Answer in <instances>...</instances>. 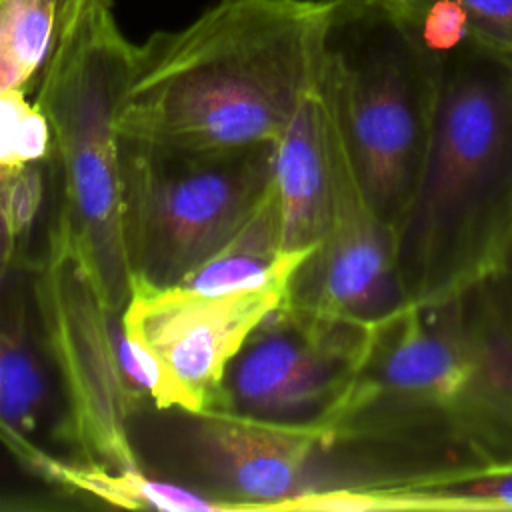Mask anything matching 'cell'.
Returning <instances> with one entry per match:
<instances>
[{
    "mask_svg": "<svg viewBox=\"0 0 512 512\" xmlns=\"http://www.w3.org/2000/svg\"><path fill=\"white\" fill-rule=\"evenodd\" d=\"M370 328L286 300L230 360L210 408L286 426H320L348 388Z\"/></svg>",
    "mask_w": 512,
    "mask_h": 512,
    "instance_id": "obj_8",
    "label": "cell"
},
{
    "mask_svg": "<svg viewBox=\"0 0 512 512\" xmlns=\"http://www.w3.org/2000/svg\"><path fill=\"white\" fill-rule=\"evenodd\" d=\"M500 276H502V274H500ZM502 278H504V276H502ZM504 282H506V286H508V290H510V294H512V282H508L506 278H504Z\"/></svg>",
    "mask_w": 512,
    "mask_h": 512,
    "instance_id": "obj_23",
    "label": "cell"
},
{
    "mask_svg": "<svg viewBox=\"0 0 512 512\" xmlns=\"http://www.w3.org/2000/svg\"><path fill=\"white\" fill-rule=\"evenodd\" d=\"M78 0H0V92L38 86Z\"/></svg>",
    "mask_w": 512,
    "mask_h": 512,
    "instance_id": "obj_16",
    "label": "cell"
},
{
    "mask_svg": "<svg viewBox=\"0 0 512 512\" xmlns=\"http://www.w3.org/2000/svg\"><path fill=\"white\" fill-rule=\"evenodd\" d=\"M274 186L284 252H312L328 232L334 196L330 112L318 80L276 142Z\"/></svg>",
    "mask_w": 512,
    "mask_h": 512,
    "instance_id": "obj_13",
    "label": "cell"
},
{
    "mask_svg": "<svg viewBox=\"0 0 512 512\" xmlns=\"http://www.w3.org/2000/svg\"><path fill=\"white\" fill-rule=\"evenodd\" d=\"M392 10L406 14L430 0H382ZM468 16L470 40L512 54V0H454Z\"/></svg>",
    "mask_w": 512,
    "mask_h": 512,
    "instance_id": "obj_20",
    "label": "cell"
},
{
    "mask_svg": "<svg viewBox=\"0 0 512 512\" xmlns=\"http://www.w3.org/2000/svg\"><path fill=\"white\" fill-rule=\"evenodd\" d=\"M26 278L28 270L14 268L0 280V444L20 466L44 476L54 454L42 448L38 434L50 418L52 400Z\"/></svg>",
    "mask_w": 512,
    "mask_h": 512,
    "instance_id": "obj_12",
    "label": "cell"
},
{
    "mask_svg": "<svg viewBox=\"0 0 512 512\" xmlns=\"http://www.w3.org/2000/svg\"><path fill=\"white\" fill-rule=\"evenodd\" d=\"M134 46L112 0H78L36 86L58 172L56 218L106 308L124 310L130 270L122 234L118 110Z\"/></svg>",
    "mask_w": 512,
    "mask_h": 512,
    "instance_id": "obj_4",
    "label": "cell"
},
{
    "mask_svg": "<svg viewBox=\"0 0 512 512\" xmlns=\"http://www.w3.org/2000/svg\"><path fill=\"white\" fill-rule=\"evenodd\" d=\"M318 84L366 198L394 230L424 156L434 54L382 0H334Z\"/></svg>",
    "mask_w": 512,
    "mask_h": 512,
    "instance_id": "obj_5",
    "label": "cell"
},
{
    "mask_svg": "<svg viewBox=\"0 0 512 512\" xmlns=\"http://www.w3.org/2000/svg\"><path fill=\"white\" fill-rule=\"evenodd\" d=\"M508 282H512V238H510V246H508V254H506V260H504V268L500 272Z\"/></svg>",
    "mask_w": 512,
    "mask_h": 512,
    "instance_id": "obj_22",
    "label": "cell"
},
{
    "mask_svg": "<svg viewBox=\"0 0 512 512\" xmlns=\"http://www.w3.org/2000/svg\"><path fill=\"white\" fill-rule=\"evenodd\" d=\"M286 298V290L200 294L182 286H132L122 322L184 392L190 410H202L214 404L246 338Z\"/></svg>",
    "mask_w": 512,
    "mask_h": 512,
    "instance_id": "obj_11",
    "label": "cell"
},
{
    "mask_svg": "<svg viewBox=\"0 0 512 512\" xmlns=\"http://www.w3.org/2000/svg\"><path fill=\"white\" fill-rule=\"evenodd\" d=\"M170 466L226 512L282 510L334 490L330 450L316 426H286L220 408H174Z\"/></svg>",
    "mask_w": 512,
    "mask_h": 512,
    "instance_id": "obj_9",
    "label": "cell"
},
{
    "mask_svg": "<svg viewBox=\"0 0 512 512\" xmlns=\"http://www.w3.org/2000/svg\"><path fill=\"white\" fill-rule=\"evenodd\" d=\"M342 490L512 468V294L498 274L372 324L342 398L316 426Z\"/></svg>",
    "mask_w": 512,
    "mask_h": 512,
    "instance_id": "obj_1",
    "label": "cell"
},
{
    "mask_svg": "<svg viewBox=\"0 0 512 512\" xmlns=\"http://www.w3.org/2000/svg\"><path fill=\"white\" fill-rule=\"evenodd\" d=\"M276 144L180 148L120 136L130 288H172L220 250L274 184Z\"/></svg>",
    "mask_w": 512,
    "mask_h": 512,
    "instance_id": "obj_6",
    "label": "cell"
},
{
    "mask_svg": "<svg viewBox=\"0 0 512 512\" xmlns=\"http://www.w3.org/2000/svg\"><path fill=\"white\" fill-rule=\"evenodd\" d=\"M396 14L414 28L420 44L432 54H446L470 40L468 16L454 0H430L412 12Z\"/></svg>",
    "mask_w": 512,
    "mask_h": 512,
    "instance_id": "obj_19",
    "label": "cell"
},
{
    "mask_svg": "<svg viewBox=\"0 0 512 512\" xmlns=\"http://www.w3.org/2000/svg\"><path fill=\"white\" fill-rule=\"evenodd\" d=\"M512 238V54L466 40L434 54L422 164L394 228L404 304L502 272Z\"/></svg>",
    "mask_w": 512,
    "mask_h": 512,
    "instance_id": "obj_3",
    "label": "cell"
},
{
    "mask_svg": "<svg viewBox=\"0 0 512 512\" xmlns=\"http://www.w3.org/2000/svg\"><path fill=\"white\" fill-rule=\"evenodd\" d=\"M334 0H218L134 46L118 134L180 148L278 142L320 72Z\"/></svg>",
    "mask_w": 512,
    "mask_h": 512,
    "instance_id": "obj_2",
    "label": "cell"
},
{
    "mask_svg": "<svg viewBox=\"0 0 512 512\" xmlns=\"http://www.w3.org/2000/svg\"><path fill=\"white\" fill-rule=\"evenodd\" d=\"M16 266V254H14V244L4 220L2 204H0V280H6Z\"/></svg>",
    "mask_w": 512,
    "mask_h": 512,
    "instance_id": "obj_21",
    "label": "cell"
},
{
    "mask_svg": "<svg viewBox=\"0 0 512 512\" xmlns=\"http://www.w3.org/2000/svg\"><path fill=\"white\" fill-rule=\"evenodd\" d=\"M310 252H284L278 192L272 184L244 226L178 286L200 294L286 290Z\"/></svg>",
    "mask_w": 512,
    "mask_h": 512,
    "instance_id": "obj_14",
    "label": "cell"
},
{
    "mask_svg": "<svg viewBox=\"0 0 512 512\" xmlns=\"http://www.w3.org/2000/svg\"><path fill=\"white\" fill-rule=\"evenodd\" d=\"M330 130L334 168L330 226L322 242L294 270L286 300L306 310L372 326L404 306L394 230L366 198L332 112Z\"/></svg>",
    "mask_w": 512,
    "mask_h": 512,
    "instance_id": "obj_10",
    "label": "cell"
},
{
    "mask_svg": "<svg viewBox=\"0 0 512 512\" xmlns=\"http://www.w3.org/2000/svg\"><path fill=\"white\" fill-rule=\"evenodd\" d=\"M356 510H512V468L354 494Z\"/></svg>",
    "mask_w": 512,
    "mask_h": 512,
    "instance_id": "obj_17",
    "label": "cell"
},
{
    "mask_svg": "<svg viewBox=\"0 0 512 512\" xmlns=\"http://www.w3.org/2000/svg\"><path fill=\"white\" fill-rule=\"evenodd\" d=\"M42 478L70 494H84L116 508L164 512H226L222 502L188 486L158 480L148 474L146 468L110 470L76 460L66 462L54 456Z\"/></svg>",
    "mask_w": 512,
    "mask_h": 512,
    "instance_id": "obj_15",
    "label": "cell"
},
{
    "mask_svg": "<svg viewBox=\"0 0 512 512\" xmlns=\"http://www.w3.org/2000/svg\"><path fill=\"white\" fill-rule=\"evenodd\" d=\"M28 272L40 338L64 400L58 438L74 450L76 462L110 470L144 468L130 436L132 420L144 406L120 366L122 310L102 304L56 214Z\"/></svg>",
    "mask_w": 512,
    "mask_h": 512,
    "instance_id": "obj_7",
    "label": "cell"
},
{
    "mask_svg": "<svg viewBox=\"0 0 512 512\" xmlns=\"http://www.w3.org/2000/svg\"><path fill=\"white\" fill-rule=\"evenodd\" d=\"M24 90L0 92V168H16L54 156L46 116Z\"/></svg>",
    "mask_w": 512,
    "mask_h": 512,
    "instance_id": "obj_18",
    "label": "cell"
}]
</instances>
